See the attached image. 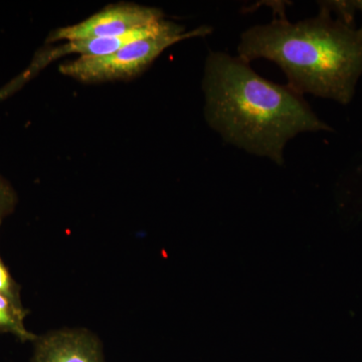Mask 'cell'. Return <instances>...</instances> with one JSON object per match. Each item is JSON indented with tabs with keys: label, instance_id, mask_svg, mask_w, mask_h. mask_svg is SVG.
<instances>
[{
	"label": "cell",
	"instance_id": "obj_1",
	"mask_svg": "<svg viewBox=\"0 0 362 362\" xmlns=\"http://www.w3.org/2000/svg\"><path fill=\"white\" fill-rule=\"evenodd\" d=\"M202 89L209 126L225 141L279 165L286 144L299 133L332 131L302 95L262 78L239 57L211 52Z\"/></svg>",
	"mask_w": 362,
	"mask_h": 362
},
{
	"label": "cell",
	"instance_id": "obj_2",
	"mask_svg": "<svg viewBox=\"0 0 362 362\" xmlns=\"http://www.w3.org/2000/svg\"><path fill=\"white\" fill-rule=\"evenodd\" d=\"M315 18L290 23L284 11L271 23L242 33L238 57L250 64L274 62L284 71L295 92L347 105L362 76V32L346 21L331 18L320 4Z\"/></svg>",
	"mask_w": 362,
	"mask_h": 362
},
{
	"label": "cell",
	"instance_id": "obj_3",
	"mask_svg": "<svg viewBox=\"0 0 362 362\" xmlns=\"http://www.w3.org/2000/svg\"><path fill=\"white\" fill-rule=\"evenodd\" d=\"M211 30V28L202 26L185 33L183 26L176 25L168 32L134 40L106 56L80 57L62 64L59 71L83 83L126 80L146 70L171 45L189 37L209 35Z\"/></svg>",
	"mask_w": 362,
	"mask_h": 362
},
{
	"label": "cell",
	"instance_id": "obj_4",
	"mask_svg": "<svg viewBox=\"0 0 362 362\" xmlns=\"http://www.w3.org/2000/svg\"><path fill=\"white\" fill-rule=\"evenodd\" d=\"M162 20H164L163 13L153 7L132 4H116L106 7L77 25L54 30L47 42L122 37L156 25Z\"/></svg>",
	"mask_w": 362,
	"mask_h": 362
},
{
	"label": "cell",
	"instance_id": "obj_5",
	"mask_svg": "<svg viewBox=\"0 0 362 362\" xmlns=\"http://www.w3.org/2000/svg\"><path fill=\"white\" fill-rule=\"evenodd\" d=\"M32 362H105L103 345L86 328L54 330L35 340Z\"/></svg>",
	"mask_w": 362,
	"mask_h": 362
},
{
	"label": "cell",
	"instance_id": "obj_6",
	"mask_svg": "<svg viewBox=\"0 0 362 362\" xmlns=\"http://www.w3.org/2000/svg\"><path fill=\"white\" fill-rule=\"evenodd\" d=\"M176 23L173 21L162 20L156 25L147 26L141 30L127 33L118 37H104V39H93L82 40H71L66 44L52 47L47 51L42 52L37 54V58L33 59L32 66L23 74V78H28L37 74V71L49 65L52 61H56L66 54H77L80 57H100L106 56L112 52L118 51L124 45L130 44L134 40L144 39L151 35H159V33L168 32L175 28Z\"/></svg>",
	"mask_w": 362,
	"mask_h": 362
},
{
	"label": "cell",
	"instance_id": "obj_7",
	"mask_svg": "<svg viewBox=\"0 0 362 362\" xmlns=\"http://www.w3.org/2000/svg\"><path fill=\"white\" fill-rule=\"evenodd\" d=\"M26 314L18 310L6 298L0 295V332L11 333L23 342H35L39 337L26 329L23 323Z\"/></svg>",
	"mask_w": 362,
	"mask_h": 362
},
{
	"label": "cell",
	"instance_id": "obj_8",
	"mask_svg": "<svg viewBox=\"0 0 362 362\" xmlns=\"http://www.w3.org/2000/svg\"><path fill=\"white\" fill-rule=\"evenodd\" d=\"M0 295L6 298L18 310L28 313L23 307L21 298V286L16 282L6 263L0 257Z\"/></svg>",
	"mask_w": 362,
	"mask_h": 362
},
{
	"label": "cell",
	"instance_id": "obj_9",
	"mask_svg": "<svg viewBox=\"0 0 362 362\" xmlns=\"http://www.w3.org/2000/svg\"><path fill=\"white\" fill-rule=\"evenodd\" d=\"M16 201L18 199L13 187L0 177V221L13 213Z\"/></svg>",
	"mask_w": 362,
	"mask_h": 362
},
{
	"label": "cell",
	"instance_id": "obj_10",
	"mask_svg": "<svg viewBox=\"0 0 362 362\" xmlns=\"http://www.w3.org/2000/svg\"><path fill=\"white\" fill-rule=\"evenodd\" d=\"M352 8L354 11H359L362 13V0H354V1H350ZM359 30L362 32V26Z\"/></svg>",
	"mask_w": 362,
	"mask_h": 362
},
{
	"label": "cell",
	"instance_id": "obj_11",
	"mask_svg": "<svg viewBox=\"0 0 362 362\" xmlns=\"http://www.w3.org/2000/svg\"><path fill=\"white\" fill-rule=\"evenodd\" d=\"M0 223H1V221H0Z\"/></svg>",
	"mask_w": 362,
	"mask_h": 362
}]
</instances>
